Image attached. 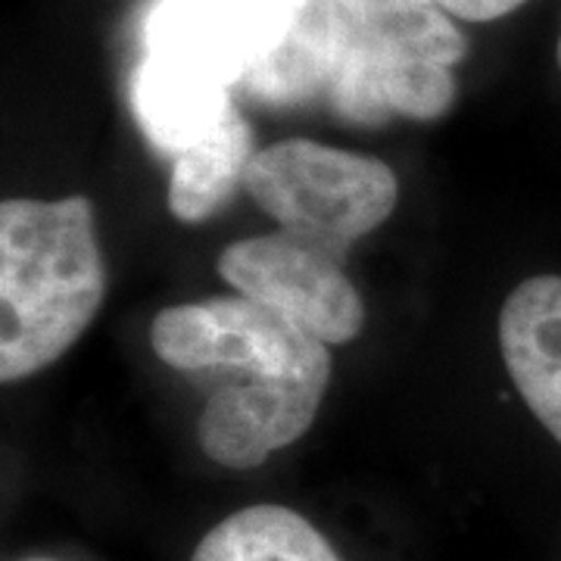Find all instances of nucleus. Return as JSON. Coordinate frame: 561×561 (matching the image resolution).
Returning <instances> with one entry per match:
<instances>
[{"label": "nucleus", "instance_id": "f257e3e1", "mask_svg": "<svg viewBox=\"0 0 561 561\" xmlns=\"http://www.w3.org/2000/svg\"><path fill=\"white\" fill-rule=\"evenodd\" d=\"M153 353L184 375H216L197 440L221 468H256L312 427L331 383L328 343L250 297L181 302L150 331Z\"/></svg>", "mask_w": 561, "mask_h": 561}, {"label": "nucleus", "instance_id": "f03ea898", "mask_svg": "<svg viewBox=\"0 0 561 561\" xmlns=\"http://www.w3.org/2000/svg\"><path fill=\"white\" fill-rule=\"evenodd\" d=\"M306 0H157L144 20L131 110L144 138L179 157L206 138L302 13Z\"/></svg>", "mask_w": 561, "mask_h": 561}, {"label": "nucleus", "instance_id": "7ed1b4c3", "mask_svg": "<svg viewBox=\"0 0 561 561\" xmlns=\"http://www.w3.org/2000/svg\"><path fill=\"white\" fill-rule=\"evenodd\" d=\"M106 297L88 197L0 206V381L16 383L62 359Z\"/></svg>", "mask_w": 561, "mask_h": 561}, {"label": "nucleus", "instance_id": "20e7f679", "mask_svg": "<svg viewBox=\"0 0 561 561\" xmlns=\"http://www.w3.org/2000/svg\"><path fill=\"white\" fill-rule=\"evenodd\" d=\"M465 54L437 0H321V98L353 125L443 119Z\"/></svg>", "mask_w": 561, "mask_h": 561}, {"label": "nucleus", "instance_id": "39448f33", "mask_svg": "<svg viewBox=\"0 0 561 561\" xmlns=\"http://www.w3.org/2000/svg\"><path fill=\"white\" fill-rule=\"evenodd\" d=\"M243 191L284 231L346 253L381 228L400 201V181L387 162L302 138L256 150Z\"/></svg>", "mask_w": 561, "mask_h": 561}, {"label": "nucleus", "instance_id": "423d86ee", "mask_svg": "<svg viewBox=\"0 0 561 561\" xmlns=\"http://www.w3.org/2000/svg\"><path fill=\"white\" fill-rule=\"evenodd\" d=\"M343 262L346 250L278 228L225 247L216 265L241 297L275 306L328 346H341L365 324V302Z\"/></svg>", "mask_w": 561, "mask_h": 561}, {"label": "nucleus", "instance_id": "0eeeda50", "mask_svg": "<svg viewBox=\"0 0 561 561\" xmlns=\"http://www.w3.org/2000/svg\"><path fill=\"white\" fill-rule=\"evenodd\" d=\"M500 350L527 409L561 446V275H534L505 297Z\"/></svg>", "mask_w": 561, "mask_h": 561}, {"label": "nucleus", "instance_id": "6e6552de", "mask_svg": "<svg viewBox=\"0 0 561 561\" xmlns=\"http://www.w3.org/2000/svg\"><path fill=\"white\" fill-rule=\"evenodd\" d=\"M253 125L234 103L221 122L197 144L181 150L169 179V213L179 221L201 225L234 201L243 175L256 157Z\"/></svg>", "mask_w": 561, "mask_h": 561}, {"label": "nucleus", "instance_id": "1a4fd4ad", "mask_svg": "<svg viewBox=\"0 0 561 561\" xmlns=\"http://www.w3.org/2000/svg\"><path fill=\"white\" fill-rule=\"evenodd\" d=\"M191 561H341L312 522L284 505H247L219 522Z\"/></svg>", "mask_w": 561, "mask_h": 561}, {"label": "nucleus", "instance_id": "9d476101", "mask_svg": "<svg viewBox=\"0 0 561 561\" xmlns=\"http://www.w3.org/2000/svg\"><path fill=\"white\" fill-rule=\"evenodd\" d=\"M453 20L493 22L522 10L527 0H437Z\"/></svg>", "mask_w": 561, "mask_h": 561}, {"label": "nucleus", "instance_id": "9b49d317", "mask_svg": "<svg viewBox=\"0 0 561 561\" xmlns=\"http://www.w3.org/2000/svg\"><path fill=\"white\" fill-rule=\"evenodd\" d=\"M556 60H559V69H561V32H559V47H556Z\"/></svg>", "mask_w": 561, "mask_h": 561}, {"label": "nucleus", "instance_id": "f8f14e48", "mask_svg": "<svg viewBox=\"0 0 561 561\" xmlns=\"http://www.w3.org/2000/svg\"><path fill=\"white\" fill-rule=\"evenodd\" d=\"M28 561H54V559H28Z\"/></svg>", "mask_w": 561, "mask_h": 561}]
</instances>
